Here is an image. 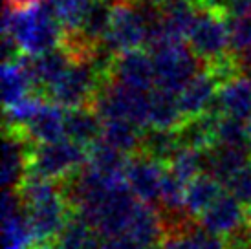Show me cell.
I'll return each mask as SVG.
<instances>
[{"label":"cell","mask_w":251,"mask_h":249,"mask_svg":"<svg viewBox=\"0 0 251 249\" xmlns=\"http://www.w3.org/2000/svg\"><path fill=\"white\" fill-rule=\"evenodd\" d=\"M250 220V211L242 201L235 198L231 193L224 191L209 207L198 216V225L213 235L226 238L242 227Z\"/></svg>","instance_id":"13"},{"label":"cell","mask_w":251,"mask_h":249,"mask_svg":"<svg viewBox=\"0 0 251 249\" xmlns=\"http://www.w3.org/2000/svg\"><path fill=\"white\" fill-rule=\"evenodd\" d=\"M94 55L74 59L70 66L44 92L42 97L63 108L92 106V101L98 94L99 86L108 79V74L96 61Z\"/></svg>","instance_id":"3"},{"label":"cell","mask_w":251,"mask_h":249,"mask_svg":"<svg viewBox=\"0 0 251 249\" xmlns=\"http://www.w3.org/2000/svg\"><path fill=\"white\" fill-rule=\"evenodd\" d=\"M227 22H229L231 53L237 57L251 53V11L238 17H229Z\"/></svg>","instance_id":"26"},{"label":"cell","mask_w":251,"mask_h":249,"mask_svg":"<svg viewBox=\"0 0 251 249\" xmlns=\"http://www.w3.org/2000/svg\"><path fill=\"white\" fill-rule=\"evenodd\" d=\"M218 86H220L218 75L211 68L203 66L181 88V92L178 94V103H180L181 114H183L185 121L200 118L215 106Z\"/></svg>","instance_id":"14"},{"label":"cell","mask_w":251,"mask_h":249,"mask_svg":"<svg viewBox=\"0 0 251 249\" xmlns=\"http://www.w3.org/2000/svg\"><path fill=\"white\" fill-rule=\"evenodd\" d=\"M185 123L181 114L178 94H173L163 88H154L151 92V116L149 128H163V130H178Z\"/></svg>","instance_id":"19"},{"label":"cell","mask_w":251,"mask_h":249,"mask_svg":"<svg viewBox=\"0 0 251 249\" xmlns=\"http://www.w3.org/2000/svg\"><path fill=\"white\" fill-rule=\"evenodd\" d=\"M224 189L238 198L251 213V161L229 176L224 183Z\"/></svg>","instance_id":"27"},{"label":"cell","mask_w":251,"mask_h":249,"mask_svg":"<svg viewBox=\"0 0 251 249\" xmlns=\"http://www.w3.org/2000/svg\"><path fill=\"white\" fill-rule=\"evenodd\" d=\"M105 249H147L134 242L126 236H116V238H105Z\"/></svg>","instance_id":"29"},{"label":"cell","mask_w":251,"mask_h":249,"mask_svg":"<svg viewBox=\"0 0 251 249\" xmlns=\"http://www.w3.org/2000/svg\"><path fill=\"white\" fill-rule=\"evenodd\" d=\"M2 33L9 35L22 55L37 57L63 44L64 31L48 0L28 7H4Z\"/></svg>","instance_id":"2"},{"label":"cell","mask_w":251,"mask_h":249,"mask_svg":"<svg viewBox=\"0 0 251 249\" xmlns=\"http://www.w3.org/2000/svg\"><path fill=\"white\" fill-rule=\"evenodd\" d=\"M152 55L156 88L180 94L181 88L203 68L185 41H161L147 48Z\"/></svg>","instance_id":"5"},{"label":"cell","mask_w":251,"mask_h":249,"mask_svg":"<svg viewBox=\"0 0 251 249\" xmlns=\"http://www.w3.org/2000/svg\"><path fill=\"white\" fill-rule=\"evenodd\" d=\"M147 39H149V22L140 4L130 0L114 2L110 28L103 42L106 48L118 55L121 51L147 46Z\"/></svg>","instance_id":"8"},{"label":"cell","mask_w":251,"mask_h":249,"mask_svg":"<svg viewBox=\"0 0 251 249\" xmlns=\"http://www.w3.org/2000/svg\"><path fill=\"white\" fill-rule=\"evenodd\" d=\"M224 191H226L224 185L215 176H211L207 173L196 176L195 180H191L185 185V211H187V215L198 220V216L202 215Z\"/></svg>","instance_id":"21"},{"label":"cell","mask_w":251,"mask_h":249,"mask_svg":"<svg viewBox=\"0 0 251 249\" xmlns=\"http://www.w3.org/2000/svg\"><path fill=\"white\" fill-rule=\"evenodd\" d=\"M181 147V139L178 130H163V128H145L141 138L140 152L158 159L167 165L169 159Z\"/></svg>","instance_id":"22"},{"label":"cell","mask_w":251,"mask_h":249,"mask_svg":"<svg viewBox=\"0 0 251 249\" xmlns=\"http://www.w3.org/2000/svg\"><path fill=\"white\" fill-rule=\"evenodd\" d=\"M183 249H226V240L222 236L213 235L209 231L196 225L185 235H180Z\"/></svg>","instance_id":"28"},{"label":"cell","mask_w":251,"mask_h":249,"mask_svg":"<svg viewBox=\"0 0 251 249\" xmlns=\"http://www.w3.org/2000/svg\"><path fill=\"white\" fill-rule=\"evenodd\" d=\"M108 79L132 86L138 90L151 92L156 88L154 62L149 50L136 48L114 55L108 72Z\"/></svg>","instance_id":"12"},{"label":"cell","mask_w":251,"mask_h":249,"mask_svg":"<svg viewBox=\"0 0 251 249\" xmlns=\"http://www.w3.org/2000/svg\"><path fill=\"white\" fill-rule=\"evenodd\" d=\"M35 143L21 130L6 126L2 141V185L4 189H19L29 176V158Z\"/></svg>","instance_id":"10"},{"label":"cell","mask_w":251,"mask_h":249,"mask_svg":"<svg viewBox=\"0 0 251 249\" xmlns=\"http://www.w3.org/2000/svg\"><path fill=\"white\" fill-rule=\"evenodd\" d=\"M167 165L143 152L128 156L125 167V181L138 200L156 205L160 200L161 181Z\"/></svg>","instance_id":"9"},{"label":"cell","mask_w":251,"mask_h":249,"mask_svg":"<svg viewBox=\"0 0 251 249\" xmlns=\"http://www.w3.org/2000/svg\"><path fill=\"white\" fill-rule=\"evenodd\" d=\"M151 92L138 90L114 79H106L99 86L92 101V108L98 112L101 119H128L145 130L149 128L151 116Z\"/></svg>","instance_id":"6"},{"label":"cell","mask_w":251,"mask_h":249,"mask_svg":"<svg viewBox=\"0 0 251 249\" xmlns=\"http://www.w3.org/2000/svg\"><path fill=\"white\" fill-rule=\"evenodd\" d=\"M167 171L189 183L196 176L205 173V149H196L191 145H181L173 158L169 159Z\"/></svg>","instance_id":"23"},{"label":"cell","mask_w":251,"mask_h":249,"mask_svg":"<svg viewBox=\"0 0 251 249\" xmlns=\"http://www.w3.org/2000/svg\"><path fill=\"white\" fill-rule=\"evenodd\" d=\"M88 161V147L68 138L51 143H37L29 158V174L63 183L77 174Z\"/></svg>","instance_id":"7"},{"label":"cell","mask_w":251,"mask_h":249,"mask_svg":"<svg viewBox=\"0 0 251 249\" xmlns=\"http://www.w3.org/2000/svg\"><path fill=\"white\" fill-rule=\"evenodd\" d=\"M103 119L92 106L83 108H66V119H64V132L66 138L75 141L79 145L90 147L101 138Z\"/></svg>","instance_id":"18"},{"label":"cell","mask_w":251,"mask_h":249,"mask_svg":"<svg viewBox=\"0 0 251 249\" xmlns=\"http://www.w3.org/2000/svg\"><path fill=\"white\" fill-rule=\"evenodd\" d=\"M64 119H66V108L42 97V101L39 103L37 110L33 112L28 123L17 130H21L35 145L37 143H51V141L66 138Z\"/></svg>","instance_id":"15"},{"label":"cell","mask_w":251,"mask_h":249,"mask_svg":"<svg viewBox=\"0 0 251 249\" xmlns=\"http://www.w3.org/2000/svg\"><path fill=\"white\" fill-rule=\"evenodd\" d=\"M187 44L203 66L227 61L233 55L227 17L213 7L198 6L193 28L187 35Z\"/></svg>","instance_id":"4"},{"label":"cell","mask_w":251,"mask_h":249,"mask_svg":"<svg viewBox=\"0 0 251 249\" xmlns=\"http://www.w3.org/2000/svg\"><path fill=\"white\" fill-rule=\"evenodd\" d=\"M189 2H193V4H196V6H200L203 0H189Z\"/></svg>","instance_id":"33"},{"label":"cell","mask_w":251,"mask_h":249,"mask_svg":"<svg viewBox=\"0 0 251 249\" xmlns=\"http://www.w3.org/2000/svg\"><path fill=\"white\" fill-rule=\"evenodd\" d=\"M215 143L229 147H250L248 145L246 121L218 114L215 123Z\"/></svg>","instance_id":"25"},{"label":"cell","mask_w":251,"mask_h":249,"mask_svg":"<svg viewBox=\"0 0 251 249\" xmlns=\"http://www.w3.org/2000/svg\"><path fill=\"white\" fill-rule=\"evenodd\" d=\"M218 114L237 118L240 121L251 119V77L235 74L218 86L213 106Z\"/></svg>","instance_id":"16"},{"label":"cell","mask_w":251,"mask_h":249,"mask_svg":"<svg viewBox=\"0 0 251 249\" xmlns=\"http://www.w3.org/2000/svg\"><path fill=\"white\" fill-rule=\"evenodd\" d=\"M37 2H41V0H6V4H9L11 7H28L31 4H37Z\"/></svg>","instance_id":"30"},{"label":"cell","mask_w":251,"mask_h":249,"mask_svg":"<svg viewBox=\"0 0 251 249\" xmlns=\"http://www.w3.org/2000/svg\"><path fill=\"white\" fill-rule=\"evenodd\" d=\"M57 21L61 22L64 37L75 35L84 21V15L88 13L94 0H48Z\"/></svg>","instance_id":"24"},{"label":"cell","mask_w":251,"mask_h":249,"mask_svg":"<svg viewBox=\"0 0 251 249\" xmlns=\"http://www.w3.org/2000/svg\"><path fill=\"white\" fill-rule=\"evenodd\" d=\"M130 2H140V4H152V6L163 7L169 2V0H130Z\"/></svg>","instance_id":"31"},{"label":"cell","mask_w":251,"mask_h":249,"mask_svg":"<svg viewBox=\"0 0 251 249\" xmlns=\"http://www.w3.org/2000/svg\"><path fill=\"white\" fill-rule=\"evenodd\" d=\"M4 249H35L37 240L19 191L4 189L2 196Z\"/></svg>","instance_id":"11"},{"label":"cell","mask_w":251,"mask_h":249,"mask_svg":"<svg viewBox=\"0 0 251 249\" xmlns=\"http://www.w3.org/2000/svg\"><path fill=\"white\" fill-rule=\"evenodd\" d=\"M17 191L22 198L37 246L53 248L64 225L72 215H75L66 201L63 185L29 174Z\"/></svg>","instance_id":"1"},{"label":"cell","mask_w":251,"mask_h":249,"mask_svg":"<svg viewBox=\"0 0 251 249\" xmlns=\"http://www.w3.org/2000/svg\"><path fill=\"white\" fill-rule=\"evenodd\" d=\"M246 132H248V145H250V150H251V119L246 121Z\"/></svg>","instance_id":"32"},{"label":"cell","mask_w":251,"mask_h":249,"mask_svg":"<svg viewBox=\"0 0 251 249\" xmlns=\"http://www.w3.org/2000/svg\"><path fill=\"white\" fill-rule=\"evenodd\" d=\"M141 138H143V128L134 124L128 119H103V128H101V138L106 145L114 147L116 150L132 156L140 152Z\"/></svg>","instance_id":"20"},{"label":"cell","mask_w":251,"mask_h":249,"mask_svg":"<svg viewBox=\"0 0 251 249\" xmlns=\"http://www.w3.org/2000/svg\"><path fill=\"white\" fill-rule=\"evenodd\" d=\"M2 99L4 106H11L37 94L31 74L26 64V57L21 55L13 61H4L2 66Z\"/></svg>","instance_id":"17"}]
</instances>
